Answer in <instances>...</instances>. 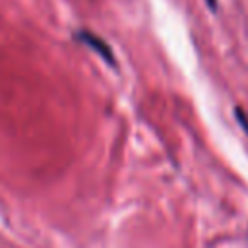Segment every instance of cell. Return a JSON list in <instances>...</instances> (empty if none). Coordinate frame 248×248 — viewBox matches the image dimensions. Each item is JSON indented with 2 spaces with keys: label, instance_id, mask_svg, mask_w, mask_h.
Wrapping results in <instances>:
<instances>
[{
  "label": "cell",
  "instance_id": "2",
  "mask_svg": "<svg viewBox=\"0 0 248 248\" xmlns=\"http://www.w3.org/2000/svg\"><path fill=\"white\" fill-rule=\"evenodd\" d=\"M205 4H207L211 10H217V0H205Z\"/></svg>",
  "mask_w": 248,
  "mask_h": 248
},
{
  "label": "cell",
  "instance_id": "1",
  "mask_svg": "<svg viewBox=\"0 0 248 248\" xmlns=\"http://www.w3.org/2000/svg\"><path fill=\"white\" fill-rule=\"evenodd\" d=\"M76 39L79 41V43H83V45H87L91 50H95L107 64H110V66H114L116 64V60H114V54H112V50H110V46L101 39V37H97V35H93L91 31H87V29H81V31H78L76 33Z\"/></svg>",
  "mask_w": 248,
  "mask_h": 248
}]
</instances>
